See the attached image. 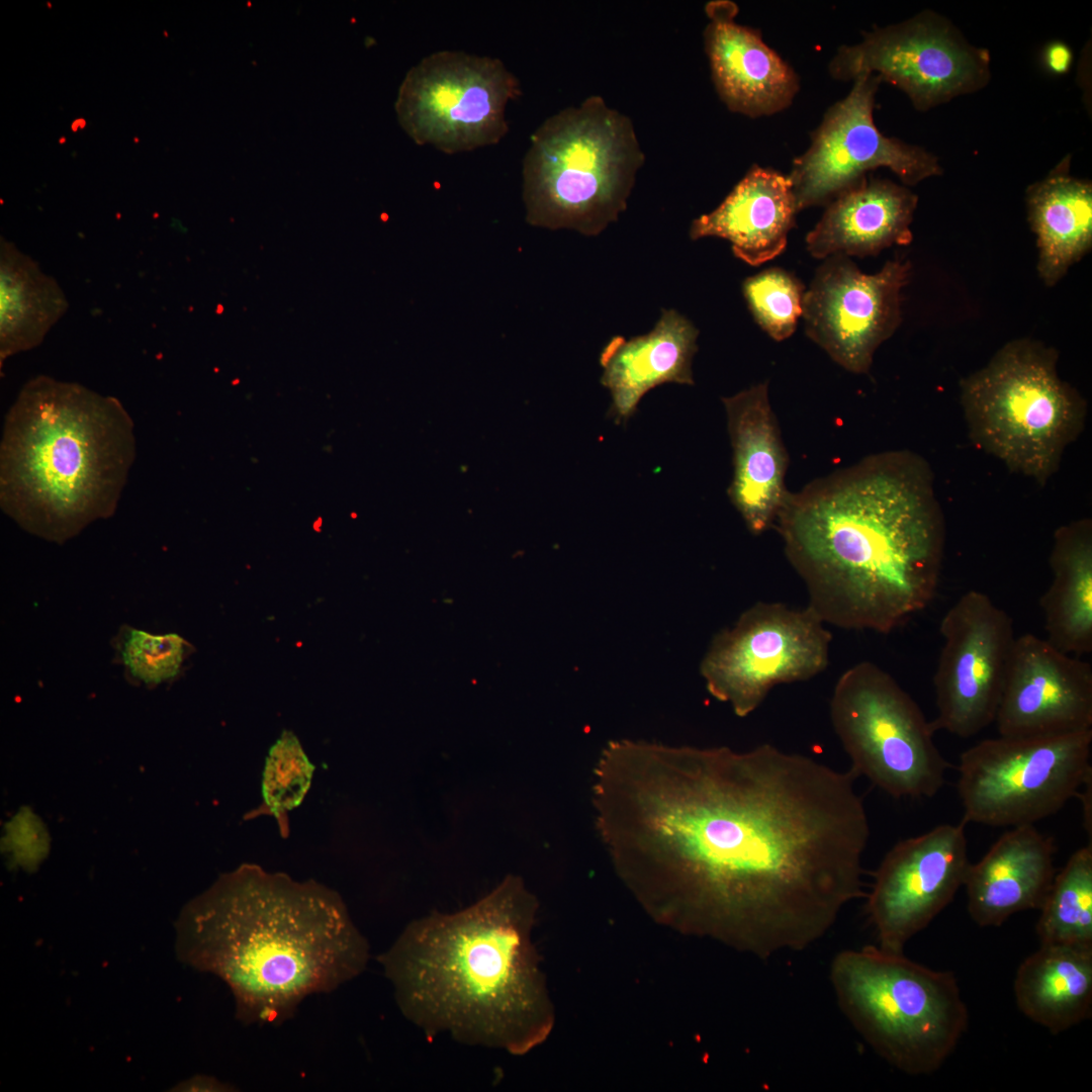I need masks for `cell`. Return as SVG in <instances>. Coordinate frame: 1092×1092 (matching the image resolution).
I'll return each instance as SVG.
<instances>
[{"instance_id":"cell-25","label":"cell","mask_w":1092,"mask_h":1092,"mask_svg":"<svg viewBox=\"0 0 1092 1092\" xmlns=\"http://www.w3.org/2000/svg\"><path fill=\"white\" fill-rule=\"evenodd\" d=\"M1030 226L1036 235L1037 272L1046 286L1057 284L1092 247V184L1070 174L1064 159L1026 191Z\"/></svg>"},{"instance_id":"cell-29","label":"cell","mask_w":1092,"mask_h":1092,"mask_svg":"<svg viewBox=\"0 0 1092 1092\" xmlns=\"http://www.w3.org/2000/svg\"><path fill=\"white\" fill-rule=\"evenodd\" d=\"M1040 944L1092 948V844L1077 849L1056 874L1039 908Z\"/></svg>"},{"instance_id":"cell-34","label":"cell","mask_w":1092,"mask_h":1092,"mask_svg":"<svg viewBox=\"0 0 1092 1092\" xmlns=\"http://www.w3.org/2000/svg\"><path fill=\"white\" fill-rule=\"evenodd\" d=\"M182 1091H231V1086L225 1085L214 1078L196 1076L175 1087Z\"/></svg>"},{"instance_id":"cell-15","label":"cell","mask_w":1092,"mask_h":1092,"mask_svg":"<svg viewBox=\"0 0 1092 1092\" xmlns=\"http://www.w3.org/2000/svg\"><path fill=\"white\" fill-rule=\"evenodd\" d=\"M933 688V731L969 738L994 722L1011 649L1013 621L985 593L971 589L947 610Z\"/></svg>"},{"instance_id":"cell-27","label":"cell","mask_w":1092,"mask_h":1092,"mask_svg":"<svg viewBox=\"0 0 1092 1092\" xmlns=\"http://www.w3.org/2000/svg\"><path fill=\"white\" fill-rule=\"evenodd\" d=\"M1018 1009L1054 1034L1088 1019L1092 1010V948L1040 944L1018 967Z\"/></svg>"},{"instance_id":"cell-10","label":"cell","mask_w":1092,"mask_h":1092,"mask_svg":"<svg viewBox=\"0 0 1092 1092\" xmlns=\"http://www.w3.org/2000/svg\"><path fill=\"white\" fill-rule=\"evenodd\" d=\"M1092 729L984 739L960 756L965 823L1031 825L1060 811L1092 778Z\"/></svg>"},{"instance_id":"cell-5","label":"cell","mask_w":1092,"mask_h":1092,"mask_svg":"<svg viewBox=\"0 0 1092 1092\" xmlns=\"http://www.w3.org/2000/svg\"><path fill=\"white\" fill-rule=\"evenodd\" d=\"M133 431L115 397L49 376L30 379L4 421L2 511L58 544L110 518L134 462Z\"/></svg>"},{"instance_id":"cell-12","label":"cell","mask_w":1092,"mask_h":1092,"mask_svg":"<svg viewBox=\"0 0 1092 1092\" xmlns=\"http://www.w3.org/2000/svg\"><path fill=\"white\" fill-rule=\"evenodd\" d=\"M824 624L810 607L754 604L712 640L700 667L708 692L746 717L776 686L816 676L829 660Z\"/></svg>"},{"instance_id":"cell-21","label":"cell","mask_w":1092,"mask_h":1092,"mask_svg":"<svg viewBox=\"0 0 1092 1092\" xmlns=\"http://www.w3.org/2000/svg\"><path fill=\"white\" fill-rule=\"evenodd\" d=\"M1056 845L1033 824L1003 833L976 863L964 886L968 912L981 927L1000 926L1015 913L1039 909L1056 876Z\"/></svg>"},{"instance_id":"cell-9","label":"cell","mask_w":1092,"mask_h":1092,"mask_svg":"<svg viewBox=\"0 0 1092 1092\" xmlns=\"http://www.w3.org/2000/svg\"><path fill=\"white\" fill-rule=\"evenodd\" d=\"M833 729L851 771L895 798H931L949 763L912 697L886 670L858 662L838 678L830 702Z\"/></svg>"},{"instance_id":"cell-24","label":"cell","mask_w":1092,"mask_h":1092,"mask_svg":"<svg viewBox=\"0 0 1092 1092\" xmlns=\"http://www.w3.org/2000/svg\"><path fill=\"white\" fill-rule=\"evenodd\" d=\"M698 330L674 309H664L648 334L613 337L601 353V383L610 390V415L629 420L650 389L666 382L693 385Z\"/></svg>"},{"instance_id":"cell-31","label":"cell","mask_w":1092,"mask_h":1092,"mask_svg":"<svg viewBox=\"0 0 1092 1092\" xmlns=\"http://www.w3.org/2000/svg\"><path fill=\"white\" fill-rule=\"evenodd\" d=\"M742 289L754 320L769 337L783 341L793 335L806 291L799 279L770 268L746 278Z\"/></svg>"},{"instance_id":"cell-26","label":"cell","mask_w":1092,"mask_h":1092,"mask_svg":"<svg viewBox=\"0 0 1092 1092\" xmlns=\"http://www.w3.org/2000/svg\"><path fill=\"white\" fill-rule=\"evenodd\" d=\"M1052 581L1040 599L1046 640L1066 654L1092 651V521L1059 527L1050 554Z\"/></svg>"},{"instance_id":"cell-8","label":"cell","mask_w":1092,"mask_h":1092,"mask_svg":"<svg viewBox=\"0 0 1092 1092\" xmlns=\"http://www.w3.org/2000/svg\"><path fill=\"white\" fill-rule=\"evenodd\" d=\"M1055 349L1030 339L1011 341L960 383L972 442L1008 470L1044 486L1082 434L1088 405L1059 376Z\"/></svg>"},{"instance_id":"cell-6","label":"cell","mask_w":1092,"mask_h":1092,"mask_svg":"<svg viewBox=\"0 0 1092 1092\" xmlns=\"http://www.w3.org/2000/svg\"><path fill=\"white\" fill-rule=\"evenodd\" d=\"M644 162L631 119L589 96L548 117L523 160L527 221L594 236L626 208Z\"/></svg>"},{"instance_id":"cell-4","label":"cell","mask_w":1092,"mask_h":1092,"mask_svg":"<svg viewBox=\"0 0 1092 1092\" xmlns=\"http://www.w3.org/2000/svg\"><path fill=\"white\" fill-rule=\"evenodd\" d=\"M537 902L521 878L453 914L411 922L380 962L402 1014L429 1035L522 1054L552 1012L530 940Z\"/></svg>"},{"instance_id":"cell-3","label":"cell","mask_w":1092,"mask_h":1092,"mask_svg":"<svg viewBox=\"0 0 1092 1092\" xmlns=\"http://www.w3.org/2000/svg\"><path fill=\"white\" fill-rule=\"evenodd\" d=\"M176 953L219 977L246 1023H280L314 993L360 975L369 945L340 896L246 864L190 903L176 925Z\"/></svg>"},{"instance_id":"cell-28","label":"cell","mask_w":1092,"mask_h":1092,"mask_svg":"<svg viewBox=\"0 0 1092 1092\" xmlns=\"http://www.w3.org/2000/svg\"><path fill=\"white\" fill-rule=\"evenodd\" d=\"M68 308L51 276L14 244L0 245V363L37 347Z\"/></svg>"},{"instance_id":"cell-20","label":"cell","mask_w":1092,"mask_h":1092,"mask_svg":"<svg viewBox=\"0 0 1092 1092\" xmlns=\"http://www.w3.org/2000/svg\"><path fill=\"white\" fill-rule=\"evenodd\" d=\"M733 450L728 495L748 531L760 535L775 526L789 490V455L771 408L767 382L723 397Z\"/></svg>"},{"instance_id":"cell-32","label":"cell","mask_w":1092,"mask_h":1092,"mask_svg":"<svg viewBox=\"0 0 1092 1092\" xmlns=\"http://www.w3.org/2000/svg\"><path fill=\"white\" fill-rule=\"evenodd\" d=\"M313 768L297 737L284 730L270 748L263 772V798L275 816L301 803Z\"/></svg>"},{"instance_id":"cell-30","label":"cell","mask_w":1092,"mask_h":1092,"mask_svg":"<svg viewBox=\"0 0 1092 1092\" xmlns=\"http://www.w3.org/2000/svg\"><path fill=\"white\" fill-rule=\"evenodd\" d=\"M111 643L125 678L148 688L174 680L189 649L177 633L153 634L128 625L119 628Z\"/></svg>"},{"instance_id":"cell-23","label":"cell","mask_w":1092,"mask_h":1092,"mask_svg":"<svg viewBox=\"0 0 1092 1092\" xmlns=\"http://www.w3.org/2000/svg\"><path fill=\"white\" fill-rule=\"evenodd\" d=\"M917 201L905 186L866 176L826 205L806 237L807 250L826 259L873 256L892 245H907Z\"/></svg>"},{"instance_id":"cell-2","label":"cell","mask_w":1092,"mask_h":1092,"mask_svg":"<svg viewBox=\"0 0 1092 1092\" xmlns=\"http://www.w3.org/2000/svg\"><path fill=\"white\" fill-rule=\"evenodd\" d=\"M775 526L825 624L887 634L934 599L945 521L914 452L872 454L789 491Z\"/></svg>"},{"instance_id":"cell-33","label":"cell","mask_w":1092,"mask_h":1092,"mask_svg":"<svg viewBox=\"0 0 1092 1092\" xmlns=\"http://www.w3.org/2000/svg\"><path fill=\"white\" fill-rule=\"evenodd\" d=\"M1045 61L1050 70L1062 74L1067 72L1071 65L1072 53L1066 44L1055 42L1049 46Z\"/></svg>"},{"instance_id":"cell-16","label":"cell","mask_w":1092,"mask_h":1092,"mask_svg":"<svg viewBox=\"0 0 1092 1092\" xmlns=\"http://www.w3.org/2000/svg\"><path fill=\"white\" fill-rule=\"evenodd\" d=\"M909 276L910 264L899 259L864 274L846 256L826 258L804 294L807 335L844 369L869 372L876 350L901 322Z\"/></svg>"},{"instance_id":"cell-17","label":"cell","mask_w":1092,"mask_h":1092,"mask_svg":"<svg viewBox=\"0 0 1092 1092\" xmlns=\"http://www.w3.org/2000/svg\"><path fill=\"white\" fill-rule=\"evenodd\" d=\"M965 825L940 824L887 852L867 903L880 948L903 952L964 886L971 864Z\"/></svg>"},{"instance_id":"cell-7","label":"cell","mask_w":1092,"mask_h":1092,"mask_svg":"<svg viewBox=\"0 0 1092 1092\" xmlns=\"http://www.w3.org/2000/svg\"><path fill=\"white\" fill-rule=\"evenodd\" d=\"M829 981L839 1009L888 1064L913 1076L941 1067L967 1030L969 1013L952 973L877 946L835 954Z\"/></svg>"},{"instance_id":"cell-18","label":"cell","mask_w":1092,"mask_h":1092,"mask_svg":"<svg viewBox=\"0 0 1092 1092\" xmlns=\"http://www.w3.org/2000/svg\"><path fill=\"white\" fill-rule=\"evenodd\" d=\"M994 722L1030 737L1092 729V666L1031 633L1015 638Z\"/></svg>"},{"instance_id":"cell-13","label":"cell","mask_w":1092,"mask_h":1092,"mask_svg":"<svg viewBox=\"0 0 1092 1092\" xmlns=\"http://www.w3.org/2000/svg\"><path fill=\"white\" fill-rule=\"evenodd\" d=\"M989 63V53L970 44L950 22L922 12L841 46L828 72L839 81L876 75L906 93L917 110H928L984 87Z\"/></svg>"},{"instance_id":"cell-19","label":"cell","mask_w":1092,"mask_h":1092,"mask_svg":"<svg viewBox=\"0 0 1092 1092\" xmlns=\"http://www.w3.org/2000/svg\"><path fill=\"white\" fill-rule=\"evenodd\" d=\"M705 52L721 101L750 118L777 114L793 103L800 89L795 70L763 40L759 29L735 21L738 6L730 0L706 4Z\"/></svg>"},{"instance_id":"cell-22","label":"cell","mask_w":1092,"mask_h":1092,"mask_svg":"<svg viewBox=\"0 0 1092 1092\" xmlns=\"http://www.w3.org/2000/svg\"><path fill=\"white\" fill-rule=\"evenodd\" d=\"M798 212L789 176L753 165L717 208L692 222L690 237L725 239L737 258L758 266L785 250Z\"/></svg>"},{"instance_id":"cell-14","label":"cell","mask_w":1092,"mask_h":1092,"mask_svg":"<svg viewBox=\"0 0 1092 1092\" xmlns=\"http://www.w3.org/2000/svg\"><path fill=\"white\" fill-rule=\"evenodd\" d=\"M852 82L848 94L825 112L809 148L793 160L788 176L799 211L827 205L880 167L890 169L907 185L942 172L931 153L878 129L873 113L880 78L863 74Z\"/></svg>"},{"instance_id":"cell-1","label":"cell","mask_w":1092,"mask_h":1092,"mask_svg":"<svg viewBox=\"0 0 1092 1092\" xmlns=\"http://www.w3.org/2000/svg\"><path fill=\"white\" fill-rule=\"evenodd\" d=\"M857 777L770 744L611 740L593 769L597 834L652 910L765 960L822 938L862 892Z\"/></svg>"},{"instance_id":"cell-11","label":"cell","mask_w":1092,"mask_h":1092,"mask_svg":"<svg viewBox=\"0 0 1092 1092\" xmlns=\"http://www.w3.org/2000/svg\"><path fill=\"white\" fill-rule=\"evenodd\" d=\"M520 93L499 59L445 50L410 69L395 108L416 144L453 155L499 143L509 131L507 106Z\"/></svg>"}]
</instances>
